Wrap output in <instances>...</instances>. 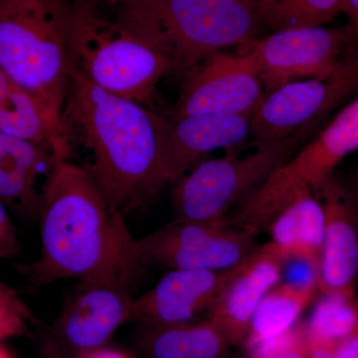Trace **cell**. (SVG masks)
<instances>
[{
    "label": "cell",
    "instance_id": "6da1fadb",
    "mask_svg": "<svg viewBox=\"0 0 358 358\" xmlns=\"http://www.w3.org/2000/svg\"><path fill=\"white\" fill-rule=\"evenodd\" d=\"M166 124L164 115L108 93L70 66L63 136L68 148L83 147L82 166L124 215L150 206L169 183Z\"/></svg>",
    "mask_w": 358,
    "mask_h": 358
},
{
    "label": "cell",
    "instance_id": "7a4b0ae2",
    "mask_svg": "<svg viewBox=\"0 0 358 358\" xmlns=\"http://www.w3.org/2000/svg\"><path fill=\"white\" fill-rule=\"evenodd\" d=\"M38 213L39 258L22 270L30 286L108 274L138 277L145 267L124 214L70 157H58L52 166Z\"/></svg>",
    "mask_w": 358,
    "mask_h": 358
},
{
    "label": "cell",
    "instance_id": "3957f363",
    "mask_svg": "<svg viewBox=\"0 0 358 358\" xmlns=\"http://www.w3.org/2000/svg\"><path fill=\"white\" fill-rule=\"evenodd\" d=\"M117 21L185 74L213 54L258 38L254 4L238 0H117Z\"/></svg>",
    "mask_w": 358,
    "mask_h": 358
},
{
    "label": "cell",
    "instance_id": "277c9868",
    "mask_svg": "<svg viewBox=\"0 0 358 358\" xmlns=\"http://www.w3.org/2000/svg\"><path fill=\"white\" fill-rule=\"evenodd\" d=\"M69 13L70 0H0V67L41 103L62 138Z\"/></svg>",
    "mask_w": 358,
    "mask_h": 358
},
{
    "label": "cell",
    "instance_id": "5b68a950",
    "mask_svg": "<svg viewBox=\"0 0 358 358\" xmlns=\"http://www.w3.org/2000/svg\"><path fill=\"white\" fill-rule=\"evenodd\" d=\"M96 0H70V64L91 83L152 108L157 85L174 74L169 59L103 16Z\"/></svg>",
    "mask_w": 358,
    "mask_h": 358
},
{
    "label": "cell",
    "instance_id": "8992f818",
    "mask_svg": "<svg viewBox=\"0 0 358 358\" xmlns=\"http://www.w3.org/2000/svg\"><path fill=\"white\" fill-rule=\"evenodd\" d=\"M315 129L310 126L282 140L256 143L255 150L243 157L228 152L219 159L201 160L173 183L174 219L226 217L286 164Z\"/></svg>",
    "mask_w": 358,
    "mask_h": 358
},
{
    "label": "cell",
    "instance_id": "52a82bcc",
    "mask_svg": "<svg viewBox=\"0 0 358 358\" xmlns=\"http://www.w3.org/2000/svg\"><path fill=\"white\" fill-rule=\"evenodd\" d=\"M136 279L108 274L80 280L72 299L42 336V357L81 358L106 348L133 319Z\"/></svg>",
    "mask_w": 358,
    "mask_h": 358
},
{
    "label": "cell",
    "instance_id": "ba28073f",
    "mask_svg": "<svg viewBox=\"0 0 358 358\" xmlns=\"http://www.w3.org/2000/svg\"><path fill=\"white\" fill-rule=\"evenodd\" d=\"M241 49L251 54L267 94L289 82L329 76L358 60V20L270 33Z\"/></svg>",
    "mask_w": 358,
    "mask_h": 358
},
{
    "label": "cell",
    "instance_id": "9c48e42d",
    "mask_svg": "<svg viewBox=\"0 0 358 358\" xmlns=\"http://www.w3.org/2000/svg\"><path fill=\"white\" fill-rule=\"evenodd\" d=\"M358 150V96L345 103L324 128L306 143L246 200L253 215L271 217L301 190L313 192L334 176L336 167Z\"/></svg>",
    "mask_w": 358,
    "mask_h": 358
},
{
    "label": "cell",
    "instance_id": "30bf717a",
    "mask_svg": "<svg viewBox=\"0 0 358 358\" xmlns=\"http://www.w3.org/2000/svg\"><path fill=\"white\" fill-rule=\"evenodd\" d=\"M257 235L228 222L174 219L136 240L143 266L169 270L220 271L235 267L257 248Z\"/></svg>",
    "mask_w": 358,
    "mask_h": 358
},
{
    "label": "cell",
    "instance_id": "8fae6325",
    "mask_svg": "<svg viewBox=\"0 0 358 358\" xmlns=\"http://www.w3.org/2000/svg\"><path fill=\"white\" fill-rule=\"evenodd\" d=\"M358 93V60L329 76L296 80L268 92L251 122L255 143L282 140L322 120Z\"/></svg>",
    "mask_w": 358,
    "mask_h": 358
},
{
    "label": "cell",
    "instance_id": "7c38bea8",
    "mask_svg": "<svg viewBox=\"0 0 358 358\" xmlns=\"http://www.w3.org/2000/svg\"><path fill=\"white\" fill-rule=\"evenodd\" d=\"M178 103L169 117L253 114L265 96L251 54H213L185 73Z\"/></svg>",
    "mask_w": 358,
    "mask_h": 358
},
{
    "label": "cell",
    "instance_id": "4fadbf2b",
    "mask_svg": "<svg viewBox=\"0 0 358 358\" xmlns=\"http://www.w3.org/2000/svg\"><path fill=\"white\" fill-rule=\"evenodd\" d=\"M315 194L324 213V235L317 272L322 294L353 298L358 289V211L345 183L334 178Z\"/></svg>",
    "mask_w": 358,
    "mask_h": 358
},
{
    "label": "cell",
    "instance_id": "5bb4252c",
    "mask_svg": "<svg viewBox=\"0 0 358 358\" xmlns=\"http://www.w3.org/2000/svg\"><path fill=\"white\" fill-rule=\"evenodd\" d=\"M239 265L220 271L169 270L154 288L134 299L131 322L147 327L194 322L213 307Z\"/></svg>",
    "mask_w": 358,
    "mask_h": 358
},
{
    "label": "cell",
    "instance_id": "9a60e30c",
    "mask_svg": "<svg viewBox=\"0 0 358 358\" xmlns=\"http://www.w3.org/2000/svg\"><path fill=\"white\" fill-rule=\"evenodd\" d=\"M286 261L271 244L257 246L240 263L207 315L229 339L232 346L243 345L252 317L264 296L281 281Z\"/></svg>",
    "mask_w": 358,
    "mask_h": 358
},
{
    "label": "cell",
    "instance_id": "2e32d148",
    "mask_svg": "<svg viewBox=\"0 0 358 358\" xmlns=\"http://www.w3.org/2000/svg\"><path fill=\"white\" fill-rule=\"evenodd\" d=\"M253 114L195 115L166 117L164 155L169 183H174L205 155L230 150L251 133Z\"/></svg>",
    "mask_w": 358,
    "mask_h": 358
},
{
    "label": "cell",
    "instance_id": "e0dca14e",
    "mask_svg": "<svg viewBox=\"0 0 358 358\" xmlns=\"http://www.w3.org/2000/svg\"><path fill=\"white\" fill-rule=\"evenodd\" d=\"M265 233L268 243L285 261L307 264L317 277L324 235V213L319 197L303 189L275 214ZM317 279V278H315Z\"/></svg>",
    "mask_w": 358,
    "mask_h": 358
},
{
    "label": "cell",
    "instance_id": "ac0fdd59",
    "mask_svg": "<svg viewBox=\"0 0 358 358\" xmlns=\"http://www.w3.org/2000/svg\"><path fill=\"white\" fill-rule=\"evenodd\" d=\"M53 150L0 133V201L25 212H38L37 182L42 167L58 159Z\"/></svg>",
    "mask_w": 358,
    "mask_h": 358
},
{
    "label": "cell",
    "instance_id": "d6986e66",
    "mask_svg": "<svg viewBox=\"0 0 358 358\" xmlns=\"http://www.w3.org/2000/svg\"><path fill=\"white\" fill-rule=\"evenodd\" d=\"M0 133L51 148L70 157L64 138L52 126L41 103L0 67Z\"/></svg>",
    "mask_w": 358,
    "mask_h": 358
},
{
    "label": "cell",
    "instance_id": "ffe728a7",
    "mask_svg": "<svg viewBox=\"0 0 358 358\" xmlns=\"http://www.w3.org/2000/svg\"><path fill=\"white\" fill-rule=\"evenodd\" d=\"M148 358H228L229 339L212 320L148 327L141 339Z\"/></svg>",
    "mask_w": 358,
    "mask_h": 358
},
{
    "label": "cell",
    "instance_id": "44dd1931",
    "mask_svg": "<svg viewBox=\"0 0 358 358\" xmlns=\"http://www.w3.org/2000/svg\"><path fill=\"white\" fill-rule=\"evenodd\" d=\"M317 292L315 275L305 281L279 282L264 296L257 308L243 343L245 350L294 329Z\"/></svg>",
    "mask_w": 358,
    "mask_h": 358
},
{
    "label": "cell",
    "instance_id": "7402d4cb",
    "mask_svg": "<svg viewBox=\"0 0 358 358\" xmlns=\"http://www.w3.org/2000/svg\"><path fill=\"white\" fill-rule=\"evenodd\" d=\"M343 0H260L261 28L270 33L327 25L343 14Z\"/></svg>",
    "mask_w": 358,
    "mask_h": 358
},
{
    "label": "cell",
    "instance_id": "603a6c76",
    "mask_svg": "<svg viewBox=\"0 0 358 358\" xmlns=\"http://www.w3.org/2000/svg\"><path fill=\"white\" fill-rule=\"evenodd\" d=\"M357 322V296L322 294L303 327L310 343L336 346L352 333Z\"/></svg>",
    "mask_w": 358,
    "mask_h": 358
},
{
    "label": "cell",
    "instance_id": "cb8c5ba5",
    "mask_svg": "<svg viewBox=\"0 0 358 358\" xmlns=\"http://www.w3.org/2000/svg\"><path fill=\"white\" fill-rule=\"evenodd\" d=\"M246 358H310V343L305 327L296 326L288 333L246 350Z\"/></svg>",
    "mask_w": 358,
    "mask_h": 358
},
{
    "label": "cell",
    "instance_id": "d4e9b609",
    "mask_svg": "<svg viewBox=\"0 0 358 358\" xmlns=\"http://www.w3.org/2000/svg\"><path fill=\"white\" fill-rule=\"evenodd\" d=\"M37 320L13 308L0 307V343L24 336Z\"/></svg>",
    "mask_w": 358,
    "mask_h": 358
},
{
    "label": "cell",
    "instance_id": "484cf974",
    "mask_svg": "<svg viewBox=\"0 0 358 358\" xmlns=\"http://www.w3.org/2000/svg\"><path fill=\"white\" fill-rule=\"evenodd\" d=\"M20 251L17 231L6 205L0 201V261L13 258Z\"/></svg>",
    "mask_w": 358,
    "mask_h": 358
},
{
    "label": "cell",
    "instance_id": "4316f807",
    "mask_svg": "<svg viewBox=\"0 0 358 358\" xmlns=\"http://www.w3.org/2000/svg\"><path fill=\"white\" fill-rule=\"evenodd\" d=\"M0 307L13 308L29 317H35L31 310L27 307L24 301L21 300L17 292L1 281H0Z\"/></svg>",
    "mask_w": 358,
    "mask_h": 358
},
{
    "label": "cell",
    "instance_id": "83f0119b",
    "mask_svg": "<svg viewBox=\"0 0 358 358\" xmlns=\"http://www.w3.org/2000/svg\"><path fill=\"white\" fill-rule=\"evenodd\" d=\"M357 301L358 307V289ZM334 358H358V322L352 333L334 346Z\"/></svg>",
    "mask_w": 358,
    "mask_h": 358
},
{
    "label": "cell",
    "instance_id": "f1b7e54d",
    "mask_svg": "<svg viewBox=\"0 0 358 358\" xmlns=\"http://www.w3.org/2000/svg\"><path fill=\"white\" fill-rule=\"evenodd\" d=\"M81 358H131L129 357L127 353L121 352L119 350H115V348H100V350H96V352L89 353V355H85Z\"/></svg>",
    "mask_w": 358,
    "mask_h": 358
},
{
    "label": "cell",
    "instance_id": "f546056e",
    "mask_svg": "<svg viewBox=\"0 0 358 358\" xmlns=\"http://www.w3.org/2000/svg\"><path fill=\"white\" fill-rule=\"evenodd\" d=\"M310 343V358H334V345Z\"/></svg>",
    "mask_w": 358,
    "mask_h": 358
},
{
    "label": "cell",
    "instance_id": "4dcf8cb0",
    "mask_svg": "<svg viewBox=\"0 0 358 358\" xmlns=\"http://www.w3.org/2000/svg\"><path fill=\"white\" fill-rule=\"evenodd\" d=\"M343 14L348 20H358V0H343Z\"/></svg>",
    "mask_w": 358,
    "mask_h": 358
},
{
    "label": "cell",
    "instance_id": "1f68e13d",
    "mask_svg": "<svg viewBox=\"0 0 358 358\" xmlns=\"http://www.w3.org/2000/svg\"><path fill=\"white\" fill-rule=\"evenodd\" d=\"M345 186L358 211V171L353 174L350 180L345 183Z\"/></svg>",
    "mask_w": 358,
    "mask_h": 358
},
{
    "label": "cell",
    "instance_id": "d6a6232c",
    "mask_svg": "<svg viewBox=\"0 0 358 358\" xmlns=\"http://www.w3.org/2000/svg\"><path fill=\"white\" fill-rule=\"evenodd\" d=\"M0 358H13L11 352L7 350L2 343H0Z\"/></svg>",
    "mask_w": 358,
    "mask_h": 358
},
{
    "label": "cell",
    "instance_id": "836d02e7",
    "mask_svg": "<svg viewBox=\"0 0 358 358\" xmlns=\"http://www.w3.org/2000/svg\"><path fill=\"white\" fill-rule=\"evenodd\" d=\"M238 1L245 2V3H256V2L260 1V0H238Z\"/></svg>",
    "mask_w": 358,
    "mask_h": 358
},
{
    "label": "cell",
    "instance_id": "e575fe53",
    "mask_svg": "<svg viewBox=\"0 0 358 358\" xmlns=\"http://www.w3.org/2000/svg\"><path fill=\"white\" fill-rule=\"evenodd\" d=\"M96 3H101V2H108V3L113 4L117 0H96Z\"/></svg>",
    "mask_w": 358,
    "mask_h": 358
}]
</instances>
